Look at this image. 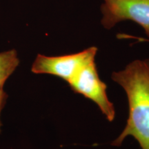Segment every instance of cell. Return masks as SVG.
I'll return each instance as SVG.
<instances>
[{
    "label": "cell",
    "instance_id": "7a4b0ae2",
    "mask_svg": "<svg viewBox=\"0 0 149 149\" xmlns=\"http://www.w3.org/2000/svg\"><path fill=\"white\" fill-rule=\"evenodd\" d=\"M68 84L73 92L96 104L109 122L114 120V104L108 97L107 84L99 77L95 60L85 65Z\"/></svg>",
    "mask_w": 149,
    "mask_h": 149
},
{
    "label": "cell",
    "instance_id": "5b68a950",
    "mask_svg": "<svg viewBox=\"0 0 149 149\" xmlns=\"http://www.w3.org/2000/svg\"><path fill=\"white\" fill-rule=\"evenodd\" d=\"M19 64V59L16 50L0 53V88H3L6 81L17 69Z\"/></svg>",
    "mask_w": 149,
    "mask_h": 149
},
{
    "label": "cell",
    "instance_id": "8992f818",
    "mask_svg": "<svg viewBox=\"0 0 149 149\" xmlns=\"http://www.w3.org/2000/svg\"><path fill=\"white\" fill-rule=\"evenodd\" d=\"M8 95L6 91H3V88H0V134L1 133V127H2V123L1 121V114L8 100Z\"/></svg>",
    "mask_w": 149,
    "mask_h": 149
},
{
    "label": "cell",
    "instance_id": "3957f363",
    "mask_svg": "<svg viewBox=\"0 0 149 149\" xmlns=\"http://www.w3.org/2000/svg\"><path fill=\"white\" fill-rule=\"evenodd\" d=\"M97 48L92 46L77 53L61 56L38 54L31 66L35 74L56 76L68 83L74 76L91 61L95 60Z\"/></svg>",
    "mask_w": 149,
    "mask_h": 149
},
{
    "label": "cell",
    "instance_id": "277c9868",
    "mask_svg": "<svg viewBox=\"0 0 149 149\" xmlns=\"http://www.w3.org/2000/svg\"><path fill=\"white\" fill-rule=\"evenodd\" d=\"M101 10V22L105 29L130 20L139 24L149 37V0H104Z\"/></svg>",
    "mask_w": 149,
    "mask_h": 149
},
{
    "label": "cell",
    "instance_id": "6da1fadb",
    "mask_svg": "<svg viewBox=\"0 0 149 149\" xmlns=\"http://www.w3.org/2000/svg\"><path fill=\"white\" fill-rule=\"evenodd\" d=\"M111 79L125 91L128 104L126 126L111 145L120 146L131 136L141 149H149V58L135 60L124 69L113 72Z\"/></svg>",
    "mask_w": 149,
    "mask_h": 149
}]
</instances>
